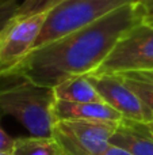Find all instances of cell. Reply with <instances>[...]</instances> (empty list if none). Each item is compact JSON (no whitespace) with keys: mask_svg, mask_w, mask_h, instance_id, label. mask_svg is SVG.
Segmentation results:
<instances>
[{"mask_svg":"<svg viewBox=\"0 0 153 155\" xmlns=\"http://www.w3.org/2000/svg\"><path fill=\"white\" fill-rule=\"evenodd\" d=\"M144 22L140 3H129L102 19L31 51L5 78H20L45 87L98 70L119 38Z\"/></svg>","mask_w":153,"mask_h":155,"instance_id":"obj_1","label":"cell"},{"mask_svg":"<svg viewBox=\"0 0 153 155\" xmlns=\"http://www.w3.org/2000/svg\"><path fill=\"white\" fill-rule=\"evenodd\" d=\"M54 102L53 88L26 79L0 87V113L14 117L33 136H52Z\"/></svg>","mask_w":153,"mask_h":155,"instance_id":"obj_2","label":"cell"},{"mask_svg":"<svg viewBox=\"0 0 153 155\" xmlns=\"http://www.w3.org/2000/svg\"><path fill=\"white\" fill-rule=\"evenodd\" d=\"M134 2L138 0H64L48 12L34 49L83 29Z\"/></svg>","mask_w":153,"mask_h":155,"instance_id":"obj_3","label":"cell"},{"mask_svg":"<svg viewBox=\"0 0 153 155\" xmlns=\"http://www.w3.org/2000/svg\"><path fill=\"white\" fill-rule=\"evenodd\" d=\"M153 70V26L145 22L127 30L94 75L129 74Z\"/></svg>","mask_w":153,"mask_h":155,"instance_id":"obj_4","label":"cell"},{"mask_svg":"<svg viewBox=\"0 0 153 155\" xmlns=\"http://www.w3.org/2000/svg\"><path fill=\"white\" fill-rule=\"evenodd\" d=\"M119 124L92 120L54 121L52 137L64 155H102Z\"/></svg>","mask_w":153,"mask_h":155,"instance_id":"obj_5","label":"cell"},{"mask_svg":"<svg viewBox=\"0 0 153 155\" xmlns=\"http://www.w3.org/2000/svg\"><path fill=\"white\" fill-rule=\"evenodd\" d=\"M48 12L14 16L0 33V70L3 78L22 61L33 49L41 34Z\"/></svg>","mask_w":153,"mask_h":155,"instance_id":"obj_6","label":"cell"},{"mask_svg":"<svg viewBox=\"0 0 153 155\" xmlns=\"http://www.w3.org/2000/svg\"><path fill=\"white\" fill-rule=\"evenodd\" d=\"M87 78L98 90L103 101L121 113L125 120L146 123V110L142 102L140 101L137 94L125 83L121 75L88 74Z\"/></svg>","mask_w":153,"mask_h":155,"instance_id":"obj_7","label":"cell"},{"mask_svg":"<svg viewBox=\"0 0 153 155\" xmlns=\"http://www.w3.org/2000/svg\"><path fill=\"white\" fill-rule=\"evenodd\" d=\"M54 120H92L123 123L125 118L106 102H68L56 99L53 109Z\"/></svg>","mask_w":153,"mask_h":155,"instance_id":"obj_8","label":"cell"},{"mask_svg":"<svg viewBox=\"0 0 153 155\" xmlns=\"http://www.w3.org/2000/svg\"><path fill=\"white\" fill-rule=\"evenodd\" d=\"M110 143L134 155H153V135L145 123L125 120L118 125Z\"/></svg>","mask_w":153,"mask_h":155,"instance_id":"obj_9","label":"cell"},{"mask_svg":"<svg viewBox=\"0 0 153 155\" xmlns=\"http://www.w3.org/2000/svg\"><path fill=\"white\" fill-rule=\"evenodd\" d=\"M56 99L68 102H105L87 75L67 79L53 87Z\"/></svg>","mask_w":153,"mask_h":155,"instance_id":"obj_10","label":"cell"},{"mask_svg":"<svg viewBox=\"0 0 153 155\" xmlns=\"http://www.w3.org/2000/svg\"><path fill=\"white\" fill-rule=\"evenodd\" d=\"M12 155H64L52 136L18 137L12 148Z\"/></svg>","mask_w":153,"mask_h":155,"instance_id":"obj_11","label":"cell"},{"mask_svg":"<svg viewBox=\"0 0 153 155\" xmlns=\"http://www.w3.org/2000/svg\"><path fill=\"white\" fill-rule=\"evenodd\" d=\"M123 78L125 83L137 94L140 101L142 102L146 110V123H153V82L136 78L132 75H121Z\"/></svg>","mask_w":153,"mask_h":155,"instance_id":"obj_12","label":"cell"},{"mask_svg":"<svg viewBox=\"0 0 153 155\" xmlns=\"http://www.w3.org/2000/svg\"><path fill=\"white\" fill-rule=\"evenodd\" d=\"M64 0H22L16 10V16L34 15V14L49 12Z\"/></svg>","mask_w":153,"mask_h":155,"instance_id":"obj_13","label":"cell"},{"mask_svg":"<svg viewBox=\"0 0 153 155\" xmlns=\"http://www.w3.org/2000/svg\"><path fill=\"white\" fill-rule=\"evenodd\" d=\"M19 3V0H0V33L15 16Z\"/></svg>","mask_w":153,"mask_h":155,"instance_id":"obj_14","label":"cell"},{"mask_svg":"<svg viewBox=\"0 0 153 155\" xmlns=\"http://www.w3.org/2000/svg\"><path fill=\"white\" fill-rule=\"evenodd\" d=\"M15 144V139L11 137L0 124V153H11Z\"/></svg>","mask_w":153,"mask_h":155,"instance_id":"obj_15","label":"cell"},{"mask_svg":"<svg viewBox=\"0 0 153 155\" xmlns=\"http://www.w3.org/2000/svg\"><path fill=\"white\" fill-rule=\"evenodd\" d=\"M144 12V19L153 18V0H138Z\"/></svg>","mask_w":153,"mask_h":155,"instance_id":"obj_16","label":"cell"},{"mask_svg":"<svg viewBox=\"0 0 153 155\" xmlns=\"http://www.w3.org/2000/svg\"><path fill=\"white\" fill-rule=\"evenodd\" d=\"M102 155H134V154H132L130 151H127V150H125V148L118 147V146L111 144L110 143V146L106 148L105 153H103Z\"/></svg>","mask_w":153,"mask_h":155,"instance_id":"obj_17","label":"cell"},{"mask_svg":"<svg viewBox=\"0 0 153 155\" xmlns=\"http://www.w3.org/2000/svg\"><path fill=\"white\" fill-rule=\"evenodd\" d=\"M121 75H132V76H136V78H141V79L149 80V82H153V70H148V71H140V72L121 74Z\"/></svg>","mask_w":153,"mask_h":155,"instance_id":"obj_18","label":"cell"},{"mask_svg":"<svg viewBox=\"0 0 153 155\" xmlns=\"http://www.w3.org/2000/svg\"><path fill=\"white\" fill-rule=\"evenodd\" d=\"M144 22H145V23H149V25H152V26H153V18H149V19H144Z\"/></svg>","mask_w":153,"mask_h":155,"instance_id":"obj_19","label":"cell"},{"mask_svg":"<svg viewBox=\"0 0 153 155\" xmlns=\"http://www.w3.org/2000/svg\"><path fill=\"white\" fill-rule=\"evenodd\" d=\"M148 125V128H149V131L152 132V135H153V123H149V124H146Z\"/></svg>","mask_w":153,"mask_h":155,"instance_id":"obj_20","label":"cell"},{"mask_svg":"<svg viewBox=\"0 0 153 155\" xmlns=\"http://www.w3.org/2000/svg\"><path fill=\"white\" fill-rule=\"evenodd\" d=\"M0 155H12V151L11 153H0Z\"/></svg>","mask_w":153,"mask_h":155,"instance_id":"obj_21","label":"cell"},{"mask_svg":"<svg viewBox=\"0 0 153 155\" xmlns=\"http://www.w3.org/2000/svg\"><path fill=\"white\" fill-rule=\"evenodd\" d=\"M0 78H3V75H2V70H0Z\"/></svg>","mask_w":153,"mask_h":155,"instance_id":"obj_22","label":"cell"}]
</instances>
